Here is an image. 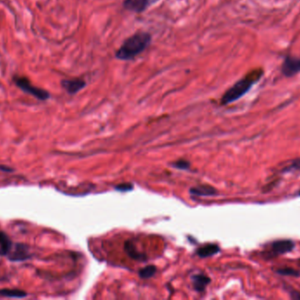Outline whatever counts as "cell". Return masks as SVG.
Here are the masks:
<instances>
[{"label": "cell", "mask_w": 300, "mask_h": 300, "mask_svg": "<svg viewBox=\"0 0 300 300\" xmlns=\"http://www.w3.org/2000/svg\"><path fill=\"white\" fill-rule=\"evenodd\" d=\"M152 35L149 32L139 31L125 39L115 52V57L121 61L135 59L150 47Z\"/></svg>", "instance_id": "obj_1"}, {"label": "cell", "mask_w": 300, "mask_h": 300, "mask_svg": "<svg viewBox=\"0 0 300 300\" xmlns=\"http://www.w3.org/2000/svg\"><path fill=\"white\" fill-rule=\"evenodd\" d=\"M264 72L262 68H257L250 71L240 81L233 84L228 90L225 91L221 99V105H228L243 97L247 93L250 92L253 85H255L259 81H261Z\"/></svg>", "instance_id": "obj_2"}, {"label": "cell", "mask_w": 300, "mask_h": 300, "mask_svg": "<svg viewBox=\"0 0 300 300\" xmlns=\"http://www.w3.org/2000/svg\"><path fill=\"white\" fill-rule=\"evenodd\" d=\"M13 81L18 88L21 89L24 93L36 98L39 101L45 102L50 98V93L48 91L32 85L29 80L25 77L13 76Z\"/></svg>", "instance_id": "obj_3"}, {"label": "cell", "mask_w": 300, "mask_h": 300, "mask_svg": "<svg viewBox=\"0 0 300 300\" xmlns=\"http://www.w3.org/2000/svg\"><path fill=\"white\" fill-rule=\"evenodd\" d=\"M295 248V243L292 240H278L271 242L267 257H276L278 255L287 254Z\"/></svg>", "instance_id": "obj_4"}, {"label": "cell", "mask_w": 300, "mask_h": 300, "mask_svg": "<svg viewBox=\"0 0 300 300\" xmlns=\"http://www.w3.org/2000/svg\"><path fill=\"white\" fill-rule=\"evenodd\" d=\"M159 0H124L123 7L132 13H142L156 4Z\"/></svg>", "instance_id": "obj_5"}, {"label": "cell", "mask_w": 300, "mask_h": 300, "mask_svg": "<svg viewBox=\"0 0 300 300\" xmlns=\"http://www.w3.org/2000/svg\"><path fill=\"white\" fill-rule=\"evenodd\" d=\"M281 72L287 78H292L300 72V58L292 55H287L283 61Z\"/></svg>", "instance_id": "obj_6"}, {"label": "cell", "mask_w": 300, "mask_h": 300, "mask_svg": "<svg viewBox=\"0 0 300 300\" xmlns=\"http://www.w3.org/2000/svg\"><path fill=\"white\" fill-rule=\"evenodd\" d=\"M61 85L67 93L71 95H74L76 93L82 91L83 88L86 87V81H83L79 78H75V79H64L63 81H61Z\"/></svg>", "instance_id": "obj_7"}, {"label": "cell", "mask_w": 300, "mask_h": 300, "mask_svg": "<svg viewBox=\"0 0 300 300\" xmlns=\"http://www.w3.org/2000/svg\"><path fill=\"white\" fill-rule=\"evenodd\" d=\"M7 256H8L9 260L12 262H22L31 257L29 251H28V246L24 244H20V243L13 246V248Z\"/></svg>", "instance_id": "obj_8"}, {"label": "cell", "mask_w": 300, "mask_h": 300, "mask_svg": "<svg viewBox=\"0 0 300 300\" xmlns=\"http://www.w3.org/2000/svg\"><path fill=\"white\" fill-rule=\"evenodd\" d=\"M124 249H125V253L127 254V255L129 257L132 258L135 261L138 262H143V261H147V256L144 254H142L141 252L138 251L137 248L135 245L133 244V242L131 241H125V245H124Z\"/></svg>", "instance_id": "obj_9"}, {"label": "cell", "mask_w": 300, "mask_h": 300, "mask_svg": "<svg viewBox=\"0 0 300 300\" xmlns=\"http://www.w3.org/2000/svg\"><path fill=\"white\" fill-rule=\"evenodd\" d=\"M193 288L197 292H202L205 290L206 286L211 283V279L207 275L204 274H198L194 275L192 277Z\"/></svg>", "instance_id": "obj_10"}, {"label": "cell", "mask_w": 300, "mask_h": 300, "mask_svg": "<svg viewBox=\"0 0 300 300\" xmlns=\"http://www.w3.org/2000/svg\"><path fill=\"white\" fill-rule=\"evenodd\" d=\"M221 248L216 244H207L200 247L196 253L200 258H208L219 254Z\"/></svg>", "instance_id": "obj_11"}, {"label": "cell", "mask_w": 300, "mask_h": 300, "mask_svg": "<svg viewBox=\"0 0 300 300\" xmlns=\"http://www.w3.org/2000/svg\"><path fill=\"white\" fill-rule=\"evenodd\" d=\"M13 243L4 232H0V255L7 256L13 248Z\"/></svg>", "instance_id": "obj_12"}, {"label": "cell", "mask_w": 300, "mask_h": 300, "mask_svg": "<svg viewBox=\"0 0 300 300\" xmlns=\"http://www.w3.org/2000/svg\"><path fill=\"white\" fill-rule=\"evenodd\" d=\"M190 193L198 196H213L216 195L218 192L213 187L200 186L191 189Z\"/></svg>", "instance_id": "obj_13"}, {"label": "cell", "mask_w": 300, "mask_h": 300, "mask_svg": "<svg viewBox=\"0 0 300 300\" xmlns=\"http://www.w3.org/2000/svg\"><path fill=\"white\" fill-rule=\"evenodd\" d=\"M0 296L10 299H24L27 296V293L18 289H3L0 290Z\"/></svg>", "instance_id": "obj_14"}, {"label": "cell", "mask_w": 300, "mask_h": 300, "mask_svg": "<svg viewBox=\"0 0 300 300\" xmlns=\"http://www.w3.org/2000/svg\"><path fill=\"white\" fill-rule=\"evenodd\" d=\"M156 274V267L153 265L142 268L139 271V276L142 279H149L153 277Z\"/></svg>", "instance_id": "obj_15"}, {"label": "cell", "mask_w": 300, "mask_h": 300, "mask_svg": "<svg viewBox=\"0 0 300 300\" xmlns=\"http://www.w3.org/2000/svg\"><path fill=\"white\" fill-rule=\"evenodd\" d=\"M275 273L278 275H285V276H294V277H300V271H296L292 268H281L275 270Z\"/></svg>", "instance_id": "obj_16"}, {"label": "cell", "mask_w": 300, "mask_h": 300, "mask_svg": "<svg viewBox=\"0 0 300 300\" xmlns=\"http://www.w3.org/2000/svg\"><path fill=\"white\" fill-rule=\"evenodd\" d=\"M297 171H300V159H296L292 161L290 165H287L283 169V173H292V172H297Z\"/></svg>", "instance_id": "obj_17"}, {"label": "cell", "mask_w": 300, "mask_h": 300, "mask_svg": "<svg viewBox=\"0 0 300 300\" xmlns=\"http://www.w3.org/2000/svg\"><path fill=\"white\" fill-rule=\"evenodd\" d=\"M171 165H172V167L176 168V169L187 170L190 168L191 163L189 161H184V160H180V161H175L174 163H172Z\"/></svg>", "instance_id": "obj_18"}, {"label": "cell", "mask_w": 300, "mask_h": 300, "mask_svg": "<svg viewBox=\"0 0 300 300\" xmlns=\"http://www.w3.org/2000/svg\"><path fill=\"white\" fill-rule=\"evenodd\" d=\"M114 189L116 191H121V192H127V191H133V184L126 182V183H121V184L117 185Z\"/></svg>", "instance_id": "obj_19"}, {"label": "cell", "mask_w": 300, "mask_h": 300, "mask_svg": "<svg viewBox=\"0 0 300 300\" xmlns=\"http://www.w3.org/2000/svg\"><path fill=\"white\" fill-rule=\"evenodd\" d=\"M290 295L292 299L294 300H300V292H296V291H291L290 292Z\"/></svg>", "instance_id": "obj_20"}, {"label": "cell", "mask_w": 300, "mask_h": 300, "mask_svg": "<svg viewBox=\"0 0 300 300\" xmlns=\"http://www.w3.org/2000/svg\"><path fill=\"white\" fill-rule=\"evenodd\" d=\"M0 171L6 172V173H12V172H13V168H10L8 166H5V165H0Z\"/></svg>", "instance_id": "obj_21"}, {"label": "cell", "mask_w": 300, "mask_h": 300, "mask_svg": "<svg viewBox=\"0 0 300 300\" xmlns=\"http://www.w3.org/2000/svg\"><path fill=\"white\" fill-rule=\"evenodd\" d=\"M298 195H299V196H300V192L298 193Z\"/></svg>", "instance_id": "obj_22"}]
</instances>
